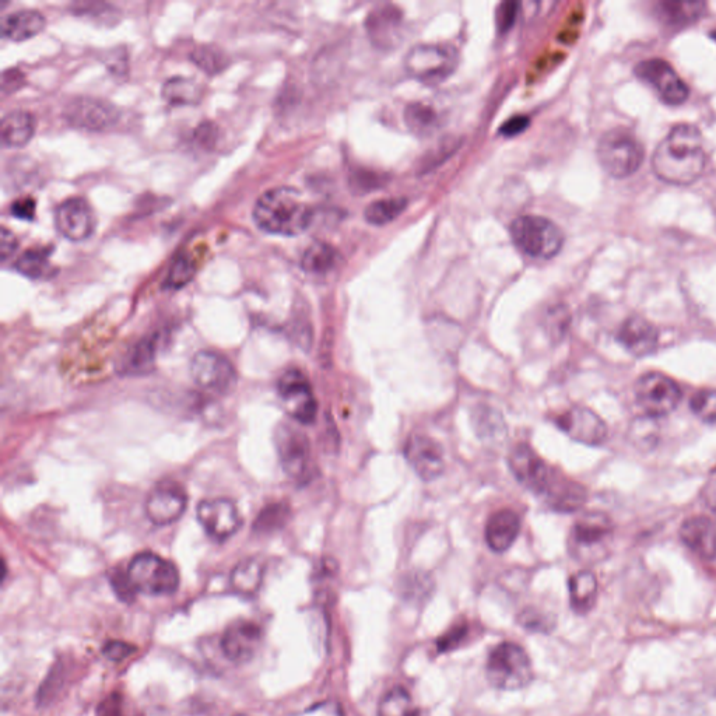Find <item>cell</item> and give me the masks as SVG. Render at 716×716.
Here are the masks:
<instances>
[{
	"label": "cell",
	"instance_id": "cell-24",
	"mask_svg": "<svg viewBox=\"0 0 716 716\" xmlns=\"http://www.w3.org/2000/svg\"><path fill=\"white\" fill-rule=\"evenodd\" d=\"M680 537L693 553L704 560H714L716 557V525L711 519H687L680 528Z\"/></svg>",
	"mask_w": 716,
	"mask_h": 716
},
{
	"label": "cell",
	"instance_id": "cell-55",
	"mask_svg": "<svg viewBox=\"0 0 716 716\" xmlns=\"http://www.w3.org/2000/svg\"><path fill=\"white\" fill-rule=\"evenodd\" d=\"M217 132L216 126L213 124L200 125L195 132V139L198 140L202 147H212L216 142Z\"/></svg>",
	"mask_w": 716,
	"mask_h": 716
},
{
	"label": "cell",
	"instance_id": "cell-43",
	"mask_svg": "<svg viewBox=\"0 0 716 716\" xmlns=\"http://www.w3.org/2000/svg\"><path fill=\"white\" fill-rule=\"evenodd\" d=\"M691 410L701 420L716 423V389H703L691 399Z\"/></svg>",
	"mask_w": 716,
	"mask_h": 716
},
{
	"label": "cell",
	"instance_id": "cell-27",
	"mask_svg": "<svg viewBox=\"0 0 716 716\" xmlns=\"http://www.w3.org/2000/svg\"><path fill=\"white\" fill-rule=\"evenodd\" d=\"M543 498L551 510L570 514V512L578 511L579 508L584 507L588 494L581 484L557 475Z\"/></svg>",
	"mask_w": 716,
	"mask_h": 716
},
{
	"label": "cell",
	"instance_id": "cell-20",
	"mask_svg": "<svg viewBox=\"0 0 716 716\" xmlns=\"http://www.w3.org/2000/svg\"><path fill=\"white\" fill-rule=\"evenodd\" d=\"M263 633L258 624L248 620H237L231 623L221 638V649L228 661L247 663L254 659L261 648Z\"/></svg>",
	"mask_w": 716,
	"mask_h": 716
},
{
	"label": "cell",
	"instance_id": "cell-10",
	"mask_svg": "<svg viewBox=\"0 0 716 716\" xmlns=\"http://www.w3.org/2000/svg\"><path fill=\"white\" fill-rule=\"evenodd\" d=\"M614 525L603 512H586L571 529L572 551L579 557H600L612 542Z\"/></svg>",
	"mask_w": 716,
	"mask_h": 716
},
{
	"label": "cell",
	"instance_id": "cell-5",
	"mask_svg": "<svg viewBox=\"0 0 716 716\" xmlns=\"http://www.w3.org/2000/svg\"><path fill=\"white\" fill-rule=\"evenodd\" d=\"M487 679L491 686L503 691L524 689L532 682L531 659L525 649L514 642H503L490 652Z\"/></svg>",
	"mask_w": 716,
	"mask_h": 716
},
{
	"label": "cell",
	"instance_id": "cell-50",
	"mask_svg": "<svg viewBox=\"0 0 716 716\" xmlns=\"http://www.w3.org/2000/svg\"><path fill=\"white\" fill-rule=\"evenodd\" d=\"M468 633V626L462 624V626H455L448 631L441 640L438 641V651L447 652L458 647L459 644L466 638Z\"/></svg>",
	"mask_w": 716,
	"mask_h": 716
},
{
	"label": "cell",
	"instance_id": "cell-47",
	"mask_svg": "<svg viewBox=\"0 0 716 716\" xmlns=\"http://www.w3.org/2000/svg\"><path fill=\"white\" fill-rule=\"evenodd\" d=\"M519 3L504 2L497 7V27L501 34L507 33L517 21Z\"/></svg>",
	"mask_w": 716,
	"mask_h": 716
},
{
	"label": "cell",
	"instance_id": "cell-36",
	"mask_svg": "<svg viewBox=\"0 0 716 716\" xmlns=\"http://www.w3.org/2000/svg\"><path fill=\"white\" fill-rule=\"evenodd\" d=\"M406 207V198L379 199L365 207L364 217L372 226H385L398 219Z\"/></svg>",
	"mask_w": 716,
	"mask_h": 716
},
{
	"label": "cell",
	"instance_id": "cell-23",
	"mask_svg": "<svg viewBox=\"0 0 716 716\" xmlns=\"http://www.w3.org/2000/svg\"><path fill=\"white\" fill-rule=\"evenodd\" d=\"M519 532H521V518L517 512L501 510L494 512L487 521L484 537L487 546L494 553H504L511 549L512 544L518 539Z\"/></svg>",
	"mask_w": 716,
	"mask_h": 716
},
{
	"label": "cell",
	"instance_id": "cell-35",
	"mask_svg": "<svg viewBox=\"0 0 716 716\" xmlns=\"http://www.w3.org/2000/svg\"><path fill=\"white\" fill-rule=\"evenodd\" d=\"M157 342L156 338L142 340L138 345L133 347L129 356L126 357L124 364V374L143 375L152 370L154 361H156Z\"/></svg>",
	"mask_w": 716,
	"mask_h": 716
},
{
	"label": "cell",
	"instance_id": "cell-51",
	"mask_svg": "<svg viewBox=\"0 0 716 716\" xmlns=\"http://www.w3.org/2000/svg\"><path fill=\"white\" fill-rule=\"evenodd\" d=\"M135 651L136 648L133 645L126 644V642L111 641L105 645L103 654L105 658L110 659L112 662H122Z\"/></svg>",
	"mask_w": 716,
	"mask_h": 716
},
{
	"label": "cell",
	"instance_id": "cell-6",
	"mask_svg": "<svg viewBox=\"0 0 716 716\" xmlns=\"http://www.w3.org/2000/svg\"><path fill=\"white\" fill-rule=\"evenodd\" d=\"M133 588L149 596L173 595L178 591L179 572L166 558L154 553H140L128 567Z\"/></svg>",
	"mask_w": 716,
	"mask_h": 716
},
{
	"label": "cell",
	"instance_id": "cell-29",
	"mask_svg": "<svg viewBox=\"0 0 716 716\" xmlns=\"http://www.w3.org/2000/svg\"><path fill=\"white\" fill-rule=\"evenodd\" d=\"M265 567L256 558H245L235 565L231 572L230 584L234 592L245 598H252L261 589Z\"/></svg>",
	"mask_w": 716,
	"mask_h": 716
},
{
	"label": "cell",
	"instance_id": "cell-57",
	"mask_svg": "<svg viewBox=\"0 0 716 716\" xmlns=\"http://www.w3.org/2000/svg\"><path fill=\"white\" fill-rule=\"evenodd\" d=\"M704 500L705 503L710 505L716 511V476L710 480V483L705 486L704 489Z\"/></svg>",
	"mask_w": 716,
	"mask_h": 716
},
{
	"label": "cell",
	"instance_id": "cell-14",
	"mask_svg": "<svg viewBox=\"0 0 716 716\" xmlns=\"http://www.w3.org/2000/svg\"><path fill=\"white\" fill-rule=\"evenodd\" d=\"M70 126L87 132H104L117 125L121 112L114 104L93 97H76L63 108Z\"/></svg>",
	"mask_w": 716,
	"mask_h": 716
},
{
	"label": "cell",
	"instance_id": "cell-38",
	"mask_svg": "<svg viewBox=\"0 0 716 716\" xmlns=\"http://www.w3.org/2000/svg\"><path fill=\"white\" fill-rule=\"evenodd\" d=\"M378 716H420L412 697L402 687H395L382 697Z\"/></svg>",
	"mask_w": 716,
	"mask_h": 716
},
{
	"label": "cell",
	"instance_id": "cell-25",
	"mask_svg": "<svg viewBox=\"0 0 716 716\" xmlns=\"http://www.w3.org/2000/svg\"><path fill=\"white\" fill-rule=\"evenodd\" d=\"M47 24L44 14L34 9L17 10L3 17L0 24L2 37L13 42H23L37 37Z\"/></svg>",
	"mask_w": 716,
	"mask_h": 716
},
{
	"label": "cell",
	"instance_id": "cell-1",
	"mask_svg": "<svg viewBox=\"0 0 716 716\" xmlns=\"http://www.w3.org/2000/svg\"><path fill=\"white\" fill-rule=\"evenodd\" d=\"M707 167L703 133L697 126L676 125L656 147L652 168L656 177L666 184H694Z\"/></svg>",
	"mask_w": 716,
	"mask_h": 716
},
{
	"label": "cell",
	"instance_id": "cell-46",
	"mask_svg": "<svg viewBox=\"0 0 716 716\" xmlns=\"http://www.w3.org/2000/svg\"><path fill=\"white\" fill-rule=\"evenodd\" d=\"M72 10L73 13L79 14V16H101L103 21H107L108 17L118 12L114 6L108 5V3H75L72 6Z\"/></svg>",
	"mask_w": 716,
	"mask_h": 716
},
{
	"label": "cell",
	"instance_id": "cell-58",
	"mask_svg": "<svg viewBox=\"0 0 716 716\" xmlns=\"http://www.w3.org/2000/svg\"><path fill=\"white\" fill-rule=\"evenodd\" d=\"M711 38L716 42V30L712 31Z\"/></svg>",
	"mask_w": 716,
	"mask_h": 716
},
{
	"label": "cell",
	"instance_id": "cell-48",
	"mask_svg": "<svg viewBox=\"0 0 716 716\" xmlns=\"http://www.w3.org/2000/svg\"><path fill=\"white\" fill-rule=\"evenodd\" d=\"M35 209H37V202L31 196H24L14 200L10 205V214L14 219L23 221H33L35 219Z\"/></svg>",
	"mask_w": 716,
	"mask_h": 716
},
{
	"label": "cell",
	"instance_id": "cell-54",
	"mask_svg": "<svg viewBox=\"0 0 716 716\" xmlns=\"http://www.w3.org/2000/svg\"><path fill=\"white\" fill-rule=\"evenodd\" d=\"M521 623L524 624L525 628H529V630L532 631H540V633L551 628L550 621L547 620L543 614L537 613L532 609L522 613Z\"/></svg>",
	"mask_w": 716,
	"mask_h": 716
},
{
	"label": "cell",
	"instance_id": "cell-28",
	"mask_svg": "<svg viewBox=\"0 0 716 716\" xmlns=\"http://www.w3.org/2000/svg\"><path fill=\"white\" fill-rule=\"evenodd\" d=\"M35 119L27 111H10L0 121V142L6 149H19L33 139Z\"/></svg>",
	"mask_w": 716,
	"mask_h": 716
},
{
	"label": "cell",
	"instance_id": "cell-22",
	"mask_svg": "<svg viewBox=\"0 0 716 716\" xmlns=\"http://www.w3.org/2000/svg\"><path fill=\"white\" fill-rule=\"evenodd\" d=\"M617 339L628 353L645 357L658 349L659 332L647 319L631 317L621 326Z\"/></svg>",
	"mask_w": 716,
	"mask_h": 716
},
{
	"label": "cell",
	"instance_id": "cell-8",
	"mask_svg": "<svg viewBox=\"0 0 716 716\" xmlns=\"http://www.w3.org/2000/svg\"><path fill=\"white\" fill-rule=\"evenodd\" d=\"M275 447L280 465L290 479L305 483L311 476V445L307 435L290 423H282L275 431Z\"/></svg>",
	"mask_w": 716,
	"mask_h": 716
},
{
	"label": "cell",
	"instance_id": "cell-44",
	"mask_svg": "<svg viewBox=\"0 0 716 716\" xmlns=\"http://www.w3.org/2000/svg\"><path fill=\"white\" fill-rule=\"evenodd\" d=\"M433 589V579L424 572L417 571L407 574L402 581V591L407 598H421Z\"/></svg>",
	"mask_w": 716,
	"mask_h": 716
},
{
	"label": "cell",
	"instance_id": "cell-37",
	"mask_svg": "<svg viewBox=\"0 0 716 716\" xmlns=\"http://www.w3.org/2000/svg\"><path fill=\"white\" fill-rule=\"evenodd\" d=\"M703 2H665L659 5V13L670 26L693 23L704 13Z\"/></svg>",
	"mask_w": 716,
	"mask_h": 716
},
{
	"label": "cell",
	"instance_id": "cell-26",
	"mask_svg": "<svg viewBox=\"0 0 716 716\" xmlns=\"http://www.w3.org/2000/svg\"><path fill=\"white\" fill-rule=\"evenodd\" d=\"M400 26H402V13L393 6L372 10L367 20V30L372 42L381 48L393 47V44H396Z\"/></svg>",
	"mask_w": 716,
	"mask_h": 716
},
{
	"label": "cell",
	"instance_id": "cell-4",
	"mask_svg": "<svg viewBox=\"0 0 716 716\" xmlns=\"http://www.w3.org/2000/svg\"><path fill=\"white\" fill-rule=\"evenodd\" d=\"M644 159V146L633 133L624 129H612L599 140L598 160L610 177H631L640 170Z\"/></svg>",
	"mask_w": 716,
	"mask_h": 716
},
{
	"label": "cell",
	"instance_id": "cell-59",
	"mask_svg": "<svg viewBox=\"0 0 716 716\" xmlns=\"http://www.w3.org/2000/svg\"><path fill=\"white\" fill-rule=\"evenodd\" d=\"M235 716H247V715H235Z\"/></svg>",
	"mask_w": 716,
	"mask_h": 716
},
{
	"label": "cell",
	"instance_id": "cell-34",
	"mask_svg": "<svg viewBox=\"0 0 716 716\" xmlns=\"http://www.w3.org/2000/svg\"><path fill=\"white\" fill-rule=\"evenodd\" d=\"M407 128L419 136H428L440 128V117L430 105L413 103L405 110Z\"/></svg>",
	"mask_w": 716,
	"mask_h": 716
},
{
	"label": "cell",
	"instance_id": "cell-19",
	"mask_svg": "<svg viewBox=\"0 0 716 716\" xmlns=\"http://www.w3.org/2000/svg\"><path fill=\"white\" fill-rule=\"evenodd\" d=\"M405 458L424 482H434L444 473V449L434 438L413 434L406 442Z\"/></svg>",
	"mask_w": 716,
	"mask_h": 716
},
{
	"label": "cell",
	"instance_id": "cell-11",
	"mask_svg": "<svg viewBox=\"0 0 716 716\" xmlns=\"http://www.w3.org/2000/svg\"><path fill=\"white\" fill-rule=\"evenodd\" d=\"M638 405L649 417L672 413L682 400V389L672 378L659 372L642 375L635 385Z\"/></svg>",
	"mask_w": 716,
	"mask_h": 716
},
{
	"label": "cell",
	"instance_id": "cell-13",
	"mask_svg": "<svg viewBox=\"0 0 716 716\" xmlns=\"http://www.w3.org/2000/svg\"><path fill=\"white\" fill-rule=\"evenodd\" d=\"M193 382L203 391L227 395L237 385V371L227 357L214 352H199L191 361Z\"/></svg>",
	"mask_w": 716,
	"mask_h": 716
},
{
	"label": "cell",
	"instance_id": "cell-17",
	"mask_svg": "<svg viewBox=\"0 0 716 716\" xmlns=\"http://www.w3.org/2000/svg\"><path fill=\"white\" fill-rule=\"evenodd\" d=\"M188 507L184 487L173 480H164L154 486L146 498V517L156 526H167L179 521Z\"/></svg>",
	"mask_w": 716,
	"mask_h": 716
},
{
	"label": "cell",
	"instance_id": "cell-52",
	"mask_svg": "<svg viewBox=\"0 0 716 716\" xmlns=\"http://www.w3.org/2000/svg\"><path fill=\"white\" fill-rule=\"evenodd\" d=\"M17 248H19V241H17L16 235L9 228L2 227L0 230V259L2 262L9 261L16 254Z\"/></svg>",
	"mask_w": 716,
	"mask_h": 716
},
{
	"label": "cell",
	"instance_id": "cell-31",
	"mask_svg": "<svg viewBox=\"0 0 716 716\" xmlns=\"http://www.w3.org/2000/svg\"><path fill=\"white\" fill-rule=\"evenodd\" d=\"M51 248H30L14 262V270L30 280L51 279L55 275V268L49 262Z\"/></svg>",
	"mask_w": 716,
	"mask_h": 716
},
{
	"label": "cell",
	"instance_id": "cell-53",
	"mask_svg": "<svg viewBox=\"0 0 716 716\" xmlns=\"http://www.w3.org/2000/svg\"><path fill=\"white\" fill-rule=\"evenodd\" d=\"M529 125H531V119L526 117V115H517V117L508 119V121L501 126L500 133L503 136H507V138H514V136L524 133L526 129L529 128Z\"/></svg>",
	"mask_w": 716,
	"mask_h": 716
},
{
	"label": "cell",
	"instance_id": "cell-21",
	"mask_svg": "<svg viewBox=\"0 0 716 716\" xmlns=\"http://www.w3.org/2000/svg\"><path fill=\"white\" fill-rule=\"evenodd\" d=\"M556 424L568 437L581 444L600 445L607 438L605 421L586 407L567 410L557 417Z\"/></svg>",
	"mask_w": 716,
	"mask_h": 716
},
{
	"label": "cell",
	"instance_id": "cell-2",
	"mask_svg": "<svg viewBox=\"0 0 716 716\" xmlns=\"http://www.w3.org/2000/svg\"><path fill=\"white\" fill-rule=\"evenodd\" d=\"M252 217L263 233L297 237L310 228L314 212L296 188L277 186L256 199Z\"/></svg>",
	"mask_w": 716,
	"mask_h": 716
},
{
	"label": "cell",
	"instance_id": "cell-41",
	"mask_svg": "<svg viewBox=\"0 0 716 716\" xmlns=\"http://www.w3.org/2000/svg\"><path fill=\"white\" fill-rule=\"evenodd\" d=\"M191 59L203 72L212 76L226 69L228 63L226 54L214 45L196 47L193 49Z\"/></svg>",
	"mask_w": 716,
	"mask_h": 716
},
{
	"label": "cell",
	"instance_id": "cell-33",
	"mask_svg": "<svg viewBox=\"0 0 716 716\" xmlns=\"http://www.w3.org/2000/svg\"><path fill=\"white\" fill-rule=\"evenodd\" d=\"M339 252L332 245L318 241L305 249L301 258V268L310 275H326L335 269L339 262Z\"/></svg>",
	"mask_w": 716,
	"mask_h": 716
},
{
	"label": "cell",
	"instance_id": "cell-9",
	"mask_svg": "<svg viewBox=\"0 0 716 716\" xmlns=\"http://www.w3.org/2000/svg\"><path fill=\"white\" fill-rule=\"evenodd\" d=\"M277 393L291 419L312 424L317 419L318 402L308 378L297 368L283 372L277 382Z\"/></svg>",
	"mask_w": 716,
	"mask_h": 716
},
{
	"label": "cell",
	"instance_id": "cell-3",
	"mask_svg": "<svg viewBox=\"0 0 716 716\" xmlns=\"http://www.w3.org/2000/svg\"><path fill=\"white\" fill-rule=\"evenodd\" d=\"M511 237L519 251L535 259H551L560 254L564 234L554 221L542 216H521L512 221Z\"/></svg>",
	"mask_w": 716,
	"mask_h": 716
},
{
	"label": "cell",
	"instance_id": "cell-7",
	"mask_svg": "<svg viewBox=\"0 0 716 716\" xmlns=\"http://www.w3.org/2000/svg\"><path fill=\"white\" fill-rule=\"evenodd\" d=\"M458 62V52L449 45L421 44L407 52L405 68L421 83L438 84L455 72Z\"/></svg>",
	"mask_w": 716,
	"mask_h": 716
},
{
	"label": "cell",
	"instance_id": "cell-18",
	"mask_svg": "<svg viewBox=\"0 0 716 716\" xmlns=\"http://www.w3.org/2000/svg\"><path fill=\"white\" fill-rule=\"evenodd\" d=\"M55 228L63 238L72 242H82L96 230V216L89 203L83 198H69L56 206Z\"/></svg>",
	"mask_w": 716,
	"mask_h": 716
},
{
	"label": "cell",
	"instance_id": "cell-56",
	"mask_svg": "<svg viewBox=\"0 0 716 716\" xmlns=\"http://www.w3.org/2000/svg\"><path fill=\"white\" fill-rule=\"evenodd\" d=\"M303 716H343V711L339 704L328 701V703L315 705V707L305 712Z\"/></svg>",
	"mask_w": 716,
	"mask_h": 716
},
{
	"label": "cell",
	"instance_id": "cell-15",
	"mask_svg": "<svg viewBox=\"0 0 716 716\" xmlns=\"http://www.w3.org/2000/svg\"><path fill=\"white\" fill-rule=\"evenodd\" d=\"M196 518L206 535L217 543L226 542L242 525L240 511L227 498L202 501L196 508Z\"/></svg>",
	"mask_w": 716,
	"mask_h": 716
},
{
	"label": "cell",
	"instance_id": "cell-32",
	"mask_svg": "<svg viewBox=\"0 0 716 716\" xmlns=\"http://www.w3.org/2000/svg\"><path fill=\"white\" fill-rule=\"evenodd\" d=\"M598 598V579L591 571H579L570 578L572 609L579 614L588 613Z\"/></svg>",
	"mask_w": 716,
	"mask_h": 716
},
{
	"label": "cell",
	"instance_id": "cell-49",
	"mask_svg": "<svg viewBox=\"0 0 716 716\" xmlns=\"http://www.w3.org/2000/svg\"><path fill=\"white\" fill-rule=\"evenodd\" d=\"M26 84V76L19 69H6L2 73V93L3 96L7 94L16 93L21 87Z\"/></svg>",
	"mask_w": 716,
	"mask_h": 716
},
{
	"label": "cell",
	"instance_id": "cell-45",
	"mask_svg": "<svg viewBox=\"0 0 716 716\" xmlns=\"http://www.w3.org/2000/svg\"><path fill=\"white\" fill-rule=\"evenodd\" d=\"M110 581L112 589H114L115 595L118 596L119 600L125 603L135 602L138 592L133 588L128 571L115 570L111 574Z\"/></svg>",
	"mask_w": 716,
	"mask_h": 716
},
{
	"label": "cell",
	"instance_id": "cell-40",
	"mask_svg": "<svg viewBox=\"0 0 716 716\" xmlns=\"http://www.w3.org/2000/svg\"><path fill=\"white\" fill-rule=\"evenodd\" d=\"M195 275L196 266L191 256L186 254L178 255L177 258L174 259L173 265H171L170 272H168L163 287L164 289L173 291L184 289L186 284L192 282Z\"/></svg>",
	"mask_w": 716,
	"mask_h": 716
},
{
	"label": "cell",
	"instance_id": "cell-42",
	"mask_svg": "<svg viewBox=\"0 0 716 716\" xmlns=\"http://www.w3.org/2000/svg\"><path fill=\"white\" fill-rule=\"evenodd\" d=\"M290 508L286 504L277 503L269 505L256 518L254 531L259 533H270L282 529L289 521Z\"/></svg>",
	"mask_w": 716,
	"mask_h": 716
},
{
	"label": "cell",
	"instance_id": "cell-12",
	"mask_svg": "<svg viewBox=\"0 0 716 716\" xmlns=\"http://www.w3.org/2000/svg\"><path fill=\"white\" fill-rule=\"evenodd\" d=\"M508 465L515 479L540 497H544L557 476L556 469L547 465L528 444H518L512 448Z\"/></svg>",
	"mask_w": 716,
	"mask_h": 716
},
{
	"label": "cell",
	"instance_id": "cell-30",
	"mask_svg": "<svg viewBox=\"0 0 716 716\" xmlns=\"http://www.w3.org/2000/svg\"><path fill=\"white\" fill-rule=\"evenodd\" d=\"M161 96L168 105H173V107L196 105L202 100L203 87L202 84L189 79V77L175 76L164 83Z\"/></svg>",
	"mask_w": 716,
	"mask_h": 716
},
{
	"label": "cell",
	"instance_id": "cell-39",
	"mask_svg": "<svg viewBox=\"0 0 716 716\" xmlns=\"http://www.w3.org/2000/svg\"><path fill=\"white\" fill-rule=\"evenodd\" d=\"M473 420H475L477 434L483 440H497V438L500 440L501 434H505L503 417L491 407H479L475 410Z\"/></svg>",
	"mask_w": 716,
	"mask_h": 716
},
{
	"label": "cell",
	"instance_id": "cell-16",
	"mask_svg": "<svg viewBox=\"0 0 716 716\" xmlns=\"http://www.w3.org/2000/svg\"><path fill=\"white\" fill-rule=\"evenodd\" d=\"M635 75L658 91L666 104L680 105L690 96V89L677 75L670 63L663 59H648L635 66Z\"/></svg>",
	"mask_w": 716,
	"mask_h": 716
}]
</instances>
